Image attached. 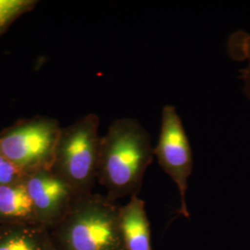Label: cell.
Here are the masks:
<instances>
[{"label": "cell", "instance_id": "cell-5", "mask_svg": "<svg viewBox=\"0 0 250 250\" xmlns=\"http://www.w3.org/2000/svg\"><path fill=\"white\" fill-rule=\"evenodd\" d=\"M154 156L176 185L180 196L179 213L189 219L187 194L188 179L193 171V155L182 119L172 105H165L161 113V133Z\"/></svg>", "mask_w": 250, "mask_h": 250}, {"label": "cell", "instance_id": "cell-12", "mask_svg": "<svg viewBox=\"0 0 250 250\" xmlns=\"http://www.w3.org/2000/svg\"><path fill=\"white\" fill-rule=\"evenodd\" d=\"M232 44H234L235 47H238V50H240L242 55L245 56L249 61V66L247 67L246 70H244L243 79L245 80L246 91L250 96V36L245 39H238L232 41Z\"/></svg>", "mask_w": 250, "mask_h": 250}, {"label": "cell", "instance_id": "cell-11", "mask_svg": "<svg viewBox=\"0 0 250 250\" xmlns=\"http://www.w3.org/2000/svg\"><path fill=\"white\" fill-rule=\"evenodd\" d=\"M0 250H39V248L30 237L15 235L1 242Z\"/></svg>", "mask_w": 250, "mask_h": 250}, {"label": "cell", "instance_id": "cell-8", "mask_svg": "<svg viewBox=\"0 0 250 250\" xmlns=\"http://www.w3.org/2000/svg\"><path fill=\"white\" fill-rule=\"evenodd\" d=\"M34 212V204L23 182L0 187V215L26 218Z\"/></svg>", "mask_w": 250, "mask_h": 250}, {"label": "cell", "instance_id": "cell-7", "mask_svg": "<svg viewBox=\"0 0 250 250\" xmlns=\"http://www.w3.org/2000/svg\"><path fill=\"white\" fill-rule=\"evenodd\" d=\"M119 223L125 250H153L150 222L143 199L134 196L120 207Z\"/></svg>", "mask_w": 250, "mask_h": 250}, {"label": "cell", "instance_id": "cell-2", "mask_svg": "<svg viewBox=\"0 0 250 250\" xmlns=\"http://www.w3.org/2000/svg\"><path fill=\"white\" fill-rule=\"evenodd\" d=\"M99 129V116L89 113L62 128L58 141L54 173L72 188L77 197L89 195L98 178L101 141Z\"/></svg>", "mask_w": 250, "mask_h": 250}, {"label": "cell", "instance_id": "cell-1", "mask_svg": "<svg viewBox=\"0 0 250 250\" xmlns=\"http://www.w3.org/2000/svg\"><path fill=\"white\" fill-rule=\"evenodd\" d=\"M153 158L151 137L137 120H114L101 136L98 166V178L107 188V198L138 196Z\"/></svg>", "mask_w": 250, "mask_h": 250}, {"label": "cell", "instance_id": "cell-9", "mask_svg": "<svg viewBox=\"0 0 250 250\" xmlns=\"http://www.w3.org/2000/svg\"><path fill=\"white\" fill-rule=\"evenodd\" d=\"M37 4L35 0H0V35L20 16Z\"/></svg>", "mask_w": 250, "mask_h": 250}, {"label": "cell", "instance_id": "cell-4", "mask_svg": "<svg viewBox=\"0 0 250 250\" xmlns=\"http://www.w3.org/2000/svg\"><path fill=\"white\" fill-rule=\"evenodd\" d=\"M62 128L58 121L35 117L0 134V155L27 172L52 167Z\"/></svg>", "mask_w": 250, "mask_h": 250}, {"label": "cell", "instance_id": "cell-3", "mask_svg": "<svg viewBox=\"0 0 250 250\" xmlns=\"http://www.w3.org/2000/svg\"><path fill=\"white\" fill-rule=\"evenodd\" d=\"M120 207L107 197H77L64 224L67 250H125L119 223Z\"/></svg>", "mask_w": 250, "mask_h": 250}, {"label": "cell", "instance_id": "cell-6", "mask_svg": "<svg viewBox=\"0 0 250 250\" xmlns=\"http://www.w3.org/2000/svg\"><path fill=\"white\" fill-rule=\"evenodd\" d=\"M22 182L33 201L35 211L41 215L55 214L63 208L69 209L77 198L63 179L47 170L28 172Z\"/></svg>", "mask_w": 250, "mask_h": 250}, {"label": "cell", "instance_id": "cell-10", "mask_svg": "<svg viewBox=\"0 0 250 250\" xmlns=\"http://www.w3.org/2000/svg\"><path fill=\"white\" fill-rule=\"evenodd\" d=\"M27 173L26 170L0 155V187L17 184Z\"/></svg>", "mask_w": 250, "mask_h": 250}]
</instances>
